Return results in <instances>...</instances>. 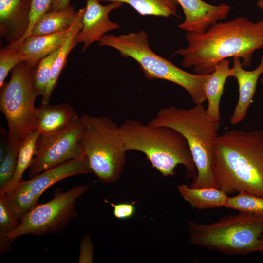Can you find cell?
Instances as JSON below:
<instances>
[{"instance_id":"obj_1","label":"cell","mask_w":263,"mask_h":263,"mask_svg":"<svg viewBox=\"0 0 263 263\" xmlns=\"http://www.w3.org/2000/svg\"><path fill=\"white\" fill-rule=\"evenodd\" d=\"M188 46L176 50L173 55L182 58L185 68L193 67L195 74L208 75L222 60L239 57L247 68L254 53L263 48V19L253 22L237 17L211 25L202 33L187 32Z\"/></svg>"},{"instance_id":"obj_2","label":"cell","mask_w":263,"mask_h":263,"mask_svg":"<svg viewBox=\"0 0 263 263\" xmlns=\"http://www.w3.org/2000/svg\"><path fill=\"white\" fill-rule=\"evenodd\" d=\"M212 169L218 188L227 194L263 197V130H231L218 135Z\"/></svg>"},{"instance_id":"obj_3","label":"cell","mask_w":263,"mask_h":263,"mask_svg":"<svg viewBox=\"0 0 263 263\" xmlns=\"http://www.w3.org/2000/svg\"><path fill=\"white\" fill-rule=\"evenodd\" d=\"M119 127L126 150L144 154L163 176H174L176 167L180 164L185 168L187 179L197 176L188 143L176 130L167 126L145 124L132 119L126 120Z\"/></svg>"},{"instance_id":"obj_4","label":"cell","mask_w":263,"mask_h":263,"mask_svg":"<svg viewBox=\"0 0 263 263\" xmlns=\"http://www.w3.org/2000/svg\"><path fill=\"white\" fill-rule=\"evenodd\" d=\"M148 124L170 127L185 138L197 171L190 187L218 188L212 163L214 143L221 123L209 119L202 104L189 109L174 106L162 108Z\"/></svg>"},{"instance_id":"obj_5","label":"cell","mask_w":263,"mask_h":263,"mask_svg":"<svg viewBox=\"0 0 263 263\" xmlns=\"http://www.w3.org/2000/svg\"><path fill=\"white\" fill-rule=\"evenodd\" d=\"M98 45L112 47L122 57L134 59L147 79L165 80L180 86L188 93L195 105L207 100L204 85L208 75L185 71L156 54L150 47L148 34L144 31L119 35L106 34Z\"/></svg>"},{"instance_id":"obj_6","label":"cell","mask_w":263,"mask_h":263,"mask_svg":"<svg viewBox=\"0 0 263 263\" xmlns=\"http://www.w3.org/2000/svg\"><path fill=\"white\" fill-rule=\"evenodd\" d=\"M190 243L197 246L228 255L261 252L263 216L239 212L210 224L190 221Z\"/></svg>"},{"instance_id":"obj_7","label":"cell","mask_w":263,"mask_h":263,"mask_svg":"<svg viewBox=\"0 0 263 263\" xmlns=\"http://www.w3.org/2000/svg\"><path fill=\"white\" fill-rule=\"evenodd\" d=\"M80 117L83 125L81 143L92 173L104 183L116 182L127 152L119 126L105 116L82 114Z\"/></svg>"},{"instance_id":"obj_8","label":"cell","mask_w":263,"mask_h":263,"mask_svg":"<svg viewBox=\"0 0 263 263\" xmlns=\"http://www.w3.org/2000/svg\"><path fill=\"white\" fill-rule=\"evenodd\" d=\"M35 67L26 61L19 64L0 88V109L7 122L9 144L18 150L29 132L36 129L35 102L39 95L34 85Z\"/></svg>"},{"instance_id":"obj_9","label":"cell","mask_w":263,"mask_h":263,"mask_svg":"<svg viewBox=\"0 0 263 263\" xmlns=\"http://www.w3.org/2000/svg\"><path fill=\"white\" fill-rule=\"evenodd\" d=\"M90 185L76 186L65 192L56 189L52 199L38 204L21 218L17 229L0 240V254L8 250L10 243L20 236L61 232L72 219L76 217L75 202Z\"/></svg>"},{"instance_id":"obj_10","label":"cell","mask_w":263,"mask_h":263,"mask_svg":"<svg viewBox=\"0 0 263 263\" xmlns=\"http://www.w3.org/2000/svg\"><path fill=\"white\" fill-rule=\"evenodd\" d=\"M83 128L80 116L77 115L61 131L50 134H40L29 167V178L84 154L81 143Z\"/></svg>"},{"instance_id":"obj_11","label":"cell","mask_w":263,"mask_h":263,"mask_svg":"<svg viewBox=\"0 0 263 263\" xmlns=\"http://www.w3.org/2000/svg\"><path fill=\"white\" fill-rule=\"evenodd\" d=\"M92 173L86 155L67 161L38 175L22 180L8 196V204L20 220L38 205L41 195L52 186L67 177Z\"/></svg>"},{"instance_id":"obj_12","label":"cell","mask_w":263,"mask_h":263,"mask_svg":"<svg viewBox=\"0 0 263 263\" xmlns=\"http://www.w3.org/2000/svg\"><path fill=\"white\" fill-rule=\"evenodd\" d=\"M86 1L82 27L76 38L77 44H83L82 52L94 42H98L107 32L120 28L117 23L110 19L109 15L112 11L123 5L120 2H110L103 5L98 0H86Z\"/></svg>"},{"instance_id":"obj_13","label":"cell","mask_w":263,"mask_h":263,"mask_svg":"<svg viewBox=\"0 0 263 263\" xmlns=\"http://www.w3.org/2000/svg\"><path fill=\"white\" fill-rule=\"evenodd\" d=\"M185 19L179 27L187 32L202 33L211 25L226 19L231 7L225 3L210 4L202 0H176Z\"/></svg>"},{"instance_id":"obj_14","label":"cell","mask_w":263,"mask_h":263,"mask_svg":"<svg viewBox=\"0 0 263 263\" xmlns=\"http://www.w3.org/2000/svg\"><path fill=\"white\" fill-rule=\"evenodd\" d=\"M32 0H0V33L8 45L18 42L26 33Z\"/></svg>"},{"instance_id":"obj_15","label":"cell","mask_w":263,"mask_h":263,"mask_svg":"<svg viewBox=\"0 0 263 263\" xmlns=\"http://www.w3.org/2000/svg\"><path fill=\"white\" fill-rule=\"evenodd\" d=\"M233 67L230 69L229 76L236 79L239 87V98L230 123L236 125L243 121L253 102L258 79L263 73V54L258 66L248 71L243 68L240 58L235 57Z\"/></svg>"},{"instance_id":"obj_16","label":"cell","mask_w":263,"mask_h":263,"mask_svg":"<svg viewBox=\"0 0 263 263\" xmlns=\"http://www.w3.org/2000/svg\"><path fill=\"white\" fill-rule=\"evenodd\" d=\"M70 29L54 34L29 36L13 49L22 53L25 57V61L31 66L35 67L42 59L61 47L66 39Z\"/></svg>"},{"instance_id":"obj_17","label":"cell","mask_w":263,"mask_h":263,"mask_svg":"<svg viewBox=\"0 0 263 263\" xmlns=\"http://www.w3.org/2000/svg\"><path fill=\"white\" fill-rule=\"evenodd\" d=\"M36 129L40 134H50L68 127L77 116L69 104H41L37 108Z\"/></svg>"},{"instance_id":"obj_18","label":"cell","mask_w":263,"mask_h":263,"mask_svg":"<svg viewBox=\"0 0 263 263\" xmlns=\"http://www.w3.org/2000/svg\"><path fill=\"white\" fill-rule=\"evenodd\" d=\"M227 59L222 60L214 71L208 75L204 85V90L208 102L206 113L211 121H220V102L224 94V86L229 76L230 68Z\"/></svg>"},{"instance_id":"obj_19","label":"cell","mask_w":263,"mask_h":263,"mask_svg":"<svg viewBox=\"0 0 263 263\" xmlns=\"http://www.w3.org/2000/svg\"><path fill=\"white\" fill-rule=\"evenodd\" d=\"M77 14V11L70 4L62 8L49 9L38 19L29 36L48 35L68 30L72 27Z\"/></svg>"},{"instance_id":"obj_20","label":"cell","mask_w":263,"mask_h":263,"mask_svg":"<svg viewBox=\"0 0 263 263\" xmlns=\"http://www.w3.org/2000/svg\"><path fill=\"white\" fill-rule=\"evenodd\" d=\"M85 10V7L77 11L76 19L70 29L68 37L60 48L53 64L49 85L44 95L42 97L41 104H49L51 94L65 66L68 56L71 50L77 45L76 38L82 27V18Z\"/></svg>"},{"instance_id":"obj_21","label":"cell","mask_w":263,"mask_h":263,"mask_svg":"<svg viewBox=\"0 0 263 263\" xmlns=\"http://www.w3.org/2000/svg\"><path fill=\"white\" fill-rule=\"evenodd\" d=\"M177 189L186 201L200 210L225 207L228 197V194L217 188H196L179 185Z\"/></svg>"},{"instance_id":"obj_22","label":"cell","mask_w":263,"mask_h":263,"mask_svg":"<svg viewBox=\"0 0 263 263\" xmlns=\"http://www.w3.org/2000/svg\"><path fill=\"white\" fill-rule=\"evenodd\" d=\"M39 135V132L35 129L30 131L25 137L19 150L13 176L0 194L9 195L22 180L23 173L31 165L35 153L36 142Z\"/></svg>"},{"instance_id":"obj_23","label":"cell","mask_w":263,"mask_h":263,"mask_svg":"<svg viewBox=\"0 0 263 263\" xmlns=\"http://www.w3.org/2000/svg\"><path fill=\"white\" fill-rule=\"evenodd\" d=\"M99 2H120L132 7L142 16L169 17L177 16L176 0H98Z\"/></svg>"},{"instance_id":"obj_24","label":"cell","mask_w":263,"mask_h":263,"mask_svg":"<svg viewBox=\"0 0 263 263\" xmlns=\"http://www.w3.org/2000/svg\"><path fill=\"white\" fill-rule=\"evenodd\" d=\"M225 207L263 216V197L245 192L227 198Z\"/></svg>"},{"instance_id":"obj_25","label":"cell","mask_w":263,"mask_h":263,"mask_svg":"<svg viewBox=\"0 0 263 263\" xmlns=\"http://www.w3.org/2000/svg\"><path fill=\"white\" fill-rule=\"evenodd\" d=\"M60 48L42 59L35 67L34 85L39 96L44 95L49 85L52 68Z\"/></svg>"},{"instance_id":"obj_26","label":"cell","mask_w":263,"mask_h":263,"mask_svg":"<svg viewBox=\"0 0 263 263\" xmlns=\"http://www.w3.org/2000/svg\"><path fill=\"white\" fill-rule=\"evenodd\" d=\"M25 60V57L23 54L17 49L6 46L0 49V88L3 86L9 72L19 64Z\"/></svg>"},{"instance_id":"obj_27","label":"cell","mask_w":263,"mask_h":263,"mask_svg":"<svg viewBox=\"0 0 263 263\" xmlns=\"http://www.w3.org/2000/svg\"><path fill=\"white\" fill-rule=\"evenodd\" d=\"M20 220L11 210L7 197L0 194V240L18 228Z\"/></svg>"},{"instance_id":"obj_28","label":"cell","mask_w":263,"mask_h":263,"mask_svg":"<svg viewBox=\"0 0 263 263\" xmlns=\"http://www.w3.org/2000/svg\"><path fill=\"white\" fill-rule=\"evenodd\" d=\"M19 150L9 144L6 153L0 163V192L4 190L13 176Z\"/></svg>"},{"instance_id":"obj_29","label":"cell","mask_w":263,"mask_h":263,"mask_svg":"<svg viewBox=\"0 0 263 263\" xmlns=\"http://www.w3.org/2000/svg\"><path fill=\"white\" fill-rule=\"evenodd\" d=\"M52 0H32L30 14V22L28 30L24 36L16 44L11 45L15 48L30 34L38 19L50 8Z\"/></svg>"},{"instance_id":"obj_30","label":"cell","mask_w":263,"mask_h":263,"mask_svg":"<svg viewBox=\"0 0 263 263\" xmlns=\"http://www.w3.org/2000/svg\"><path fill=\"white\" fill-rule=\"evenodd\" d=\"M110 204L113 207V215L117 219H129L132 217L135 213L136 208L134 203H120L117 204L111 203Z\"/></svg>"},{"instance_id":"obj_31","label":"cell","mask_w":263,"mask_h":263,"mask_svg":"<svg viewBox=\"0 0 263 263\" xmlns=\"http://www.w3.org/2000/svg\"><path fill=\"white\" fill-rule=\"evenodd\" d=\"M93 257V243L90 236L86 235L79 245L78 263H92Z\"/></svg>"},{"instance_id":"obj_32","label":"cell","mask_w":263,"mask_h":263,"mask_svg":"<svg viewBox=\"0 0 263 263\" xmlns=\"http://www.w3.org/2000/svg\"><path fill=\"white\" fill-rule=\"evenodd\" d=\"M0 132L2 134L0 141V163L2 161L6 153L9 145L8 134H7L3 131Z\"/></svg>"},{"instance_id":"obj_33","label":"cell","mask_w":263,"mask_h":263,"mask_svg":"<svg viewBox=\"0 0 263 263\" xmlns=\"http://www.w3.org/2000/svg\"><path fill=\"white\" fill-rule=\"evenodd\" d=\"M70 0H52L50 9H59L65 7L70 4Z\"/></svg>"},{"instance_id":"obj_34","label":"cell","mask_w":263,"mask_h":263,"mask_svg":"<svg viewBox=\"0 0 263 263\" xmlns=\"http://www.w3.org/2000/svg\"><path fill=\"white\" fill-rule=\"evenodd\" d=\"M257 5L260 9L263 10V0H258Z\"/></svg>"},{"instance_id":"obj_35","label":"cell","mask_w":263,"mask_h":263,"mask_svg":"<svg viewBox=\"0 0 263 263\" xmlns=\"http://www.w3.org/2000/svg\"><path fill=\"white\" fill-rule=\"evenodd\" d=\"M261 244V252L263 253V234L260 238Z\"/></svg>"},{"instance_id":"obj_36","label":"cell","mask_w":263,"mask_h":263,"mask_svg":"<svg viewBox=\"0 0 263 263\" xmlns=\"http://www.w3.org/2000/svg\"><path fill=\"white\" fill-rule=\"evenodd\" d=\"M261 81L262 82V83L263 84V73L261 75Z\"/></svg>"},{"instance_id":"obj_37","label":"cell","mask_w":263,"mask_h":263,"mask_svg":"<svg viewBox=\"0 0 263 263\" xmlns=\"http://www.w3.org/2000/svg\"></svg>"}]
</instances>
